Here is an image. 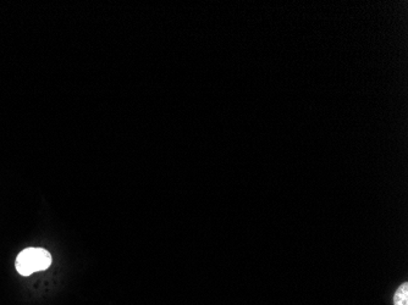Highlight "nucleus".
Masks as SVG:
<instances>
[{"label":"nucleus","mask_w":408,"mask_h":305,"mask_svg":"<svg viewBox=\"0 0 408 305\" xmlns=\"http://www.w3.org/2000/svg\"><path fill=\"white\" fill-rule=\"evenodd\" d=\"M51 255L42 248H26L16 258V270L20 275L30 276L51 267Z\"/></svg>","instance_id":"1"},{"label":"nucleus","mask_w":408,"mask_h":305,"mask_svg":"<svg viewBox=\"0 0 408 305\" xmlns=\"http://www.w3.org/2000/svg\"><path fill=\"white\" fill-rule=\"evenodd\" d=\"M394 304L408 305V286L407 284H402L400 289H397L394 297Z\"/></svg>","instance_id":"2"}]
</instances>
